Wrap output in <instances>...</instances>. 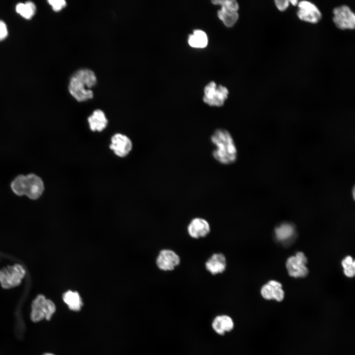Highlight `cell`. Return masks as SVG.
I'll use <instances>...</instances> for the list:
<instances>
[{"label":"cell","instance_id":"1","mask_svg":"<svg viewBox=\"0 0 355 355\" xmlns=\"http://www.w3.org/2000/svg\"><path fill=\"white\" fill-rule=\"evenodd\" d=\"M210 141L214 146L212 154L220 164L231 165L237 161V148L231 134L226 129L218 128L210 137Z\"/></svg>","mask_w":355,"mask_h":355},{"label":"cell","instance_id":"2","mask_svg":"<svg viewBox=\"0 0 355 355\" xmlns=\"http://www.w3.org/2000/svg\"><path fill=\"white\" fill-rule=\"evenodd\" d=\"M97 82L94 72L88 69H81L71 76L68 86L71 95L78 102L92 99L94 94L91 88Z\"/></svg>","mask_w":355,"mask_h":355},{"label":"cell","instance_id":"3","mask_svg":"<svg viewBox=\"0 0 355 355\" xmlns=\"http://www.w3.org/2000/svg\"><path fill=\"white\" fill-rule=\"evenodd\" d=\"M11 187L16 195H25L33 200L38 199L44 189L41 178L34 174L18 176L12 181Z\"/></svg>","mask_w":355,"mask_h":355},{"label":"cell","instance_id":"4","mask_svg":"<svg viewBox=\"0 0 355 355\" xmlns=\"http://www.w3.org/2000/svg\"><path fill=\"white\" fill-rule=\"evenodd\" d=\"M56 311V306L51 300L38 295L32 303L31 320L35 322L44 319L50 320Z\"/></svg>","mask_w":355,"mask_h":355},{"label":"cell","instance_id":"5","mask_svg":"<svg viewBox=\"0 0 355 355\" xmlns=\"http://www.w3.org/2000/svg\"><path fill=\"white\" fill-rule=\"evenodd\" d=\"M26 274L23 266L19 264L8 266L0 270V284L5 289L19 285Z\"/></svg>","mask_w":355,"mask_h":355},{"label":"cell","instance_id":"6","mask_svg":"<svg viewBox=\"0 0 355 355\" xmlns=\"http://www.w3.org/2000/svg\"><path fill=\"white\" fill-rule=\"evenodd\" d=\"M204 92L203 101L211 106H222L228 95V91L225 87L220 85L217 86L213 81L205 86Z\"/></svg>","mask_w":355,"mask_h":355},{"label":"cell","instance_id":"7","mask_svg":"<svg viewBox=\"0 0 355 355\" xmlns=\"http://www.w3.org/2000/svg\"><path fill=\"white\" fill-rule=\"evenodd\" d=\"M307 258L304 253L299 251L295 256L289 257L286 261V268L289 276L294 278H303L308 274L306 265Z\"/></svg>","mask_w":355,"mask_h":355},{"label":"cell","instance_id":"8","mask_svg":"<svg viewBox=\"0 0 355 355\" xmlns=\"http://www.w3.org/2000/svg\"><path fill=\"white\" fill-rule=\"evenodd\" d=\"M333 21L336 27L341 30L354 29L355 15L347 5H341L333 10Z\"/></svg>","mask_w":355,"mask_h":355},{"label":"cell","instance_id":"9","mask_svg":"<svg viewBox=\"0 0 355 355\" xmlns=\"http://www.w3.org/2000/svg\"><path fill=\"white\" fill-rule=\"evenodd\" d=\"M109 147L115 155L123 158L129 155L132 151L133 143L127 135L117 133L111 137Z\"/></svg>","mask_w":355,"mask_h":355},{"label":"cell","instance_id":"10","mask_svg":"<svg viewBox=\"0 0 355 355\" xmlns=\"http://www.w3.org/2000/svg\"><path fill=\"white\" fill-rule=\"evenodd\" d=\"M297 15L305 22L313 24L318 23L321 18V13L317 6L310 1L301 0L298 4Z\"/></svg>","mask_w":355,"mask_h":355},{"label":"cell","instance_id":"11","mask_svg":"<svg viewBox=\"0 0 355 355\" xmlns=\"http://www.w3.org/2000/svg\"><path fill=\"white\" fill-rule=\"evenodd\" d=\"M179 263V256L171 249H165L161 250L156 259L158 267L165 271L174 270Z\"/></svg>","mask_w":355,"mask_h":355},{"label":"cell","instance_id":"12","mask_svg":"<svg viewBox=\"0 0 355 355\" xmlns=\"http://www.w3.org/2000/svg\"><path fill=\"white\" fill-rule=\"evenodd\" d=\"M187 231L192 238L198 239L206 236L210 233V226L206 220L195 218L189 224Z\"/></svg>","mask_w":355,"mask_h":355},{"label":"cell","instance_id":"13","mask_svg":"<svg viewBox=\"0 0 355 355\" xmlns=\"http://www.w3.org/2000/svg\"><path fill=\"white\" fill-rule=\"evenodd\" d=\"M87 121L91 131L101 132L106 129L108 121L103 110L100 109L94 110L88 117Z\"/></svg>","mask_w":355,"mask_h":355},{"label":"cell","instance_id":"14","mask_svg":"<svg viewBox=\"0 0 355 355\" xmlns=\"http://www.w3.org/2000/svg\"><path fill=\"white\" fill-rule=\"evenodd\" d=\"M205 266L212 275L222 273L226 269L225 257L222 253H214L207 261Z\"/></svg>","mask_w":355,"mask_h":355},{"label":"cell","instance_id":"15","mask_svg":"<svg viewBox=\"0 0 355 355\" xmlns=\"http://www.w3.org/2000/svg\"><path fill=\"white\" fill-rule=\"evenodd\" d=\"M212 326L213 330L218 334L222 335L230 331L234 327L233 320L226 315L219 316L213 320Z\"/></svg>","mask_w":355,"mask_h":355},{"label":"cell","instance_id":"16","mask_svg":"<svg viewBox=\"0 0 355 355\" xmlns=\"http://www.w3.org/2000/svg\"><path fill=\"white\" fill-rule=\"evenodd\" d=\"M63 300L71 311L77 312L83 306L82 298L79 293L75 291L68 290L63 295Z\"/></svg>","mask_w":355,"mask_h":355},{"label":"cell","instance_id":"17","mask_svg":"<svg viewBox=\"0 0 355 355\" xmlns=\"http://www.w3.org/2000/svg\"><path fill=\"white\" fill-rule=\"evenodd\" d=\"M294 232L295 229L293 225L288 223H283L275 229L277 240L281 242L289 240L293 236Z\"/></svg>","mask_w":355,"mask_h":355},{"label":"cell","instance_id":"18","mask_svg":"<svg viewBox=\"0 0 355 355\" xmlns=\"http://www.w3.org/2000/svg\"><path fill=\"white\" fill-rule=\"evenodd\" d=\"M188 41L191 47L204 48L208 44V37L204 31L196 30L194 31L193 34L189 36Z\"/></svg>","mask_w":355,"mask_h":355},{"label":"cell","instance_id":"19","mask_svg":"<svg viewBox=\"0 0 355 355\" xmlns=\"http://www.w3.org/2000/svg\"><path fill=\"white\" fill-rule=\"evenodd\" d=\"M218 18L228 27L233 26L238 20L239 14L237 11L227 9L223 7L217 12Z\"/></svg>","mask_w":355,"mask_h":355},{"label":"cell","instance_id":"20","mask_svg":"<svg viewBox=\"0 0 355 355\" xmlns=\"http://www.w3.org/2000/svg\"><path fill=\"white\" fill-rule=\"evenodd\" d=\"M16 11L23 18L30 19L36 13V6L34 2L30 1L25 3L20 2L16 6Z\"/></svg>","mask_w":355,"mask_h":355},{"label":"cell","instance_id":"21","mask_svg":"<svg viewBox=\"0 0 355 355\" xmlns=\"http://www.w3.org/2000/svg\"><path fill=\"white\" fill-rule=\"evenodd\" d=\"M341 264L344 269V273L346 276L349 278L354 277L355 274V263L352 256H346L342 260Z\"/></svg>","mask_w":355,"mask_h":355},{"label":"cell","instance_id":"22","mask_svg":"<svg viewBox=\"0 0 355 355\" xmlns=\"http://www.w3.org/2000/svg\"><path fill=\"white\" fill-rule=\"evenodd\" d=\"M214 4L219 5L221 7L234 11H237L239 5L235 0H214L212 1Z\"/></svg>","mask_w":355,"mask_h":355},{"label":"cell","instance_id":"23","mask_svg":"<svg viewBox=\"0 0 355 355\" xmlns=\"http://www.w3.org/2000/svg\"><path fill=\"white\" fill-rule=\"evenodd\" d=\"M275 287V286H273L268 283L264 284L260 290L262 297L265 300H273Z\"/></svg>","mask_w":355,"mask_h":355},{"label":"cell","instance_id":"24","mask_svg":"<svg viewBox=\"0 0 355 355\" xmlns=\"http://www.w3.org/2000/svg\"><path fill=\"white\" fill-rule=\"evenodd\" d=\"M48 2L55 11L61 10L67 5V2L64 0H48Z\"/></svg>","mask_w":355,"mask_h":355},{"label":"cell","instance_id":"25","mask_svg":"<svg viewBox=\"0 0 355 355\" xmlns=\"http://www.w3.org/2000/svg\"><path fill=\"white\" fill-rule=\"evenodd\" d=\"M284 298V292L282 286H276L274 288L273 300L278 302H282Z\"/></svg>","mask_w":355,"mask_h":355},{"label":"cell","instance_id":"26","mask_svg":"<svg viewBox=\"0 0 355 355\" xmlns=\"http://www.w3.org/2000/svg\"><path fill=\"white\" fill-rule=\"evenodd\" d=\"M275 3L277 8L281 11L286 10L289 6V0H275Z\"/></svg>","mask_w":355,"mask_h":355},{"label":"cell","instance_id":"27","mask_svg":"<svg viewBox=\"0 0 355 355\" xmlns=\"http://www.w3.org/2000/svg\"><path fill=\"white\" fill-rule=\"evenodd\" d=\"M8 35V30L5 23L0 20V41L6 38Z\"/></svg>","mask_w":355,"mask_h":355},{"label":"cell","instance_id":"28","mask_svg":"<svg viewBox=\"0 0 355 355\" xmlns=\"http://www.w3.org/2000/svg\"><path fill=\"white\" fill-rule=\"evenodd\" d=\"M289 2L293 5L295 6L297 5L299 1L297 0H289Z\"/></svg>","mask_w":355,"mask_h":355},{"label":"cell","instance_id":"29","mask_svg":"<svg viewBox=\"0 0 355 355\" xmlns=\"http://www.w3.org/2000/svg\"><path fill=\"white\" fill-rule=\"evenodd\" d=\"M42 355H55L51 354V353H45V354H43Z\"/></svg>","mask_w":355,"mask_h":355}]
</instances>
